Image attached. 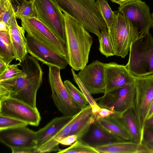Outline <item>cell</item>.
<instances>
[{"label": "cell", "mask_w": 153, "mask_h": 153, "mask_svg": "<svg viewBox=\"0 0 153 153\" xmlns=\"http://www.w3.org/2000/svg\"><path fill=\"white\" fill-rule=\"evenodd\" d=\"M58 153H99L95 148L89 145L82 140H76L69 147L61 149Z\"/></svg>", "instance_id": "cell-28"}, {"label": "cell", "mask_w": 153, "mask_h": 153, "mask_svg": "<svg viewBox=\"0 0 153 153\" xmlns=\"http://www.w3.org/2000/svg\"><path fill=\"white\" fill-rule=\"evenodd\" d=\"M22 26L27 33L34 37L65 58L67 61L66 45L36 17H22Z\"/></svg>", "instance_id": "cell-10"}, {"label": "cell", "mask_w": 153, "mask_h": 153, "mask_svg": "<svg viewBox=\"0 0 153 153\" xmlns=\"http://www.w3.org/2000/svg\"><path fill=\"white\" fill-rule=\"evenodd\" d=\"M114 12V20L108 31L115 55L124 58L128 54L132 43L138 38L139 33L122 13L118 10Z\"/></svg>", "instance_id": "cell-5"}, {"label": "cell", "mask_w": 153, "mask_h": 153, "mask_svg": "<svg viewBox=\"0 0 153 153\" xmlns=\"http://www.w3.org/2000/svg\"><path fill=\"white\" fill-rule=\"evenodd\" d=\"M23 74L0 81V100L11 97L36 108L38 91L42 82L43 72L38 60L27 55L19 62Z\"/></svg>", "instance_id": "cell-1"}, {"label": "cell", "mask_w": 153, "mask_h": 153, "mask_svg": "<svg viewBox=\"0 0 153 153\" xmlns=\"http://www.w3.org/2000/svg\"><path fill=\"white\" fill-rule=\"evenodd\" d=\"M61 8L76 19L88 31L98 37L101 31L107 30L103 19L98 10L81 0H53Z\"/></svg>", "instance_id": "cell-4"}, {"label": "cell", "mask_w": 153, "mask_h": 153, "mask_svg": "<svg viewBox=\"0 0 153 153\" xmlns=\"http://www.w3.org/2000/svg\"><path fill=\"white\" fill-rule=\"evenodd\" d=\"M145 128L153 130V117L146 120L145 123Z\"/></svg>", "instance_id": "cell-39"}, {"label": "cell", "mask_w": 153, "mask_h": 153, "mask_svg": "<svg viewBox=\"0 0 153 153\" xmlns=\"http://www.w3.org/2000/svg\"><path fill=\"white\" fill-rule=\"evenodd\" d=\"M87 5L96 10H98L96 4V1L94 0H81Z\"/></svg>", "instance_id": "cell-38"}, {"label": "cell", "mask_w": 153, "mask_h": 153, "mask_svg": "<svg viewBox=\"0 0 153 153\" xmlns=\"http://www.w3.org/2000/svg\"><path fill=\"white\" fill-rule=\"evenodd\" d=\"M131 0H111L112 2L119 4L120 6L123 5Z\"/></svg>", "instance_id": "cell-42"}, {"label": "cell", "mask_w": 153, "mask_h": 153, "mask_svg": "<svg viewBox=\"0 0 153 153\" xmlns=\"http://www.w3.org/2000/svg\"><path fill=\"white\" fill-rule=\"evenodd\" d=\"M139 145L131 141H125L101 145L95 148L99 153H137Z\"/></svg>", "instance_id": "cell-23"}, {"label": "cell", "mask_w": 153, "mask_h": 153, "mask_svg": "<svg viewBox=\"0 0 153 153\" xmlns=\"http://www.w3.org/2000/svg\"><path fill=\"white\" fill-rule=\"evenodd\" d=\"M34 4L36 17L66 45L64 20L57 4L53 0H34Z\"/></svg>", "instance_id": "cell-7"}, {"label": "cell", "mask_w": 153, "mask_h": 153, "mask_svg": "<svg viewBox=\"0 0 153 153\" xmlns=\"http://www.w3.org/2000/svg\"><path fill=\"white\" fill-rule=\"evenodd\" d=\"M58 6L64 20L68 64L75 70H80L88 63L92 37L76 19Z\"/></svg>", "instance_id": "cell-2"}, {"label": "cell", "mask_w": 153, "mask_h": 153, "mask_svg": "<svg viewBox=\"0 0 153 153\" xmlns=\"http://www.w3.org/2000/svg\"><path fill=\"white\" fill-rule=\"evenodd\" d=\"M24 0H12V3L16 7L19 5Z\"/></svg>", "instance_id": "cell-44"}, {"label": "cell", "mask_w": 153, "mask_h": 153, "mask_svg": "<svg viewBox=\"0 0 153 153\" xmlns=\"http://www.w3.org/2000/svg\"><path fill=\"white\" fill-rule=\"evenodd\" d=\"M134 81L125 86L106 92L95 100L100 107L109 109L114 115L121 118L127 111L133 108L135 92Z\"/></svg>", "instance_id": "cell-6"}, {"label": "cell", "mask_w": 153, "mask_h": 153, "mask_svg": "<svg viewBox=\"0 0 153 153\" xmlns=\"http://www.w3.org/2000/svg\"><path fill=\"white\" fill-rule=\"evenodd\" d=\"M0 141L11 149L36 147V131L26 127L1 130Z\"/></svg>", "instance_id": "cell-15"}, {"label": "cell", "mask_w": 153, "mask_h": 153, "mask_svg": "<svg viewBox=\"0 0 153 153\" xmlns=\"http://www.w3.org/2000/svg\"><path fill=\"white\" fill-rule=\"evenodd\" d=\"M95 148L101 145L123 140L120 137L104 129L95 121L82 139Z\"/></svg>", "instance_id": "cell-18"}, {"label": "cell", "mask_w": 153, "mask_h": 153, "mask_svg": "<svg viewBox=\"0 0 153 153\" xmlns=\"http://www.w3.org/2000/svg\"><path fill=\"white\" fill-rule=\"evenodd\" d=\"M29 125L26 122L0 114V130L26 127Z\"/></svg>", "instance_id": "cell-31"}, {"label": "cell", "mask_w": 153, "mask_h": 153, "mask_svg": "<svg viewBox=\"0 0 153 153\" xmlns=\"http://www.w3.org/2000/svg\"><path fill=\"white\" fill-rule=\"evenodd\" d=\"M126 66L136 77L153 74V37L149 31L139 36L131 44Z\"/></svg>", "instance_id": "cell-3"}, {"label": "cell", "mask_w": 153, "mask_h": 153, "mask_svg": "<svg viewBox=\"0 0 153 153\" xmlns=\"http://www.w3.org/2000/svg\"><path fill=\"white\" fill-rule=\"evenodd\" d=\"M135 92L133 108L143 136L146 121L153 101V74L135 77Z\"/></svg>", "instance_id": "cell-8"}, {"label": "cell", "mask_w": 153, "mask_h": 153, "mask_svg": "<svg viewBox=\"0 0 153 153\" xmlns=\"http://www.w3.org/2000/svg\"><path fill=\"white\" fill-rule=\"evenodd\" d=\"M152 16V23L153 25V13H152V14H151Z\"/></svg>", "instance_id": "cell-45"}, {"label": "cell", "mask_w": 153, "mask_h": 153, "mask_svg": "<svg viewBox=\"0 0 153 153\" xmlns=\"http://www.w3.org/2000/svg\"><path fill=\"white\" fill-rule=\"evenodd\" d=\"M48 80L54 103L59 110L65 116H74L81 109L75 104L63 82L59 68L49 66Z\"/></svg>", "instance_id": "cell-9"}, {"label": "cell", "mask_w": 153, "mask_h": 153, "mask_svg": "<svg viewBox=\"0 0 153 153\" xmlns=\"http://www.w3.org/2000/svg\"><path fill=\"white\" fill-rule=\"evenodd\" d=\"M8 30L16 61L19 62L27 54L25 31L16 19L8 26Z\"/></svg>", "instance_id": "cell-19"}, {"label": "cell", "mask_w": 153, "mask_h": 153, "mask_svg": "<svg viewBox=\"0 0 153 153\" xmlns=\"http://www.w3.org/2000/svg\"><path fill=\"white\" fill-rule=\"evenodd\" d=\"M0 114L26 122L34 126H38L41 120L36 107L11 97L0 100Z\"/></svg>", "instance_id": "cell-12"}, {"label": "cell", "mask_w": 153, "mask_h": 153, "mask_svg": "<svg viewBox=\"0 0 153 153\" xmlns=\"http://www.w3.org/2000/svg\"><path fill=\"white\" fill-rule=\"evenodd\" d=\"M16 18L12 0H0V21L8 26Z\"/></svg>", "instance_id": "cell-26"}, {"label": "cell", "mask_w": 153, "mask_h": 153, "mask_svg": "<svg viewBox=\"0 0 153 153\" xmlns=\"http://www.w3.org/2000/svg\"><path fill=\"white\" fill-rule=\"evenodd\" d=\"M100 126L120 138L123 141H130V136L121 118L114 114L96 120Z\"/></svg>", "instance_id": "cell-21"}, {"label": "cell", "mask_w": 153, "mask_h": 153, "mask_svg": "<svg viewBox=\"0 0 153 153\" xmlns=\"http://www.w3.org/2000/svg\"><path fill=\"white\" fill-rule=\"evenodd\" d=\"M73 116L63 115L56 117L44 127L36 131V147L39 151L48 143L70 121Z\"/></svg>", "instance_id": "cell-17"}, {"label": "cell", "mask_w": 153, "mask_h": 153, "mask_svg": "<svg viewBox=\"0 0 153 153\" xmlns=\"http://www.w3.org/2000/svg\"><path fill=\"white\" fill-rule=\"evenodd\" d=\"M78 139V137L76 135H70L61 139L59 143L64 145H71Z\"/></svg>", "instance_id": "cell-36"}, {"label": "cell", "mask_w": 153, "mask_h": 153, "mask_svg": "<svg viewBox=\"0 0 153 153\" xmlns=\"http://www.w3.org/2000/svg\"><path fill=\"white\" fill-rule=\"evenodd\" d=\"M71 72L73 77L74 80L81 89L82 92L85 96L90 105L91 106L92 110L94 112H96L99 108L100 107L98 105L95 101L91 96V94L89 92L83 85V84L78 78L74 70L71 68Z\"/></svg>", "instance_id": "cell-32"}, {"label": "cell", "mask_w": 153, "mask_h": 153, "mask_svg": "<svg viewBox=\"0 0 153 153\" xmlns=\"http://www.w3.org/2000/svg\"></svg>", "instance_id": "cell-47"}, {"label": "cell", "mask_w": 153, "mask_h": 153, "mask_svg": "<svg viewBox=\"0 0 153 153\" xmlns=\"http://www.w3.org/2000/svg\"><path fill=\"white\" fill-rule=\"evenodd\" d=\"M28 53L48 66H55L61 69H65L67 59L34 37L27 33L26 36Z\"/></svg>", "instance_id": "cell-14"}, {"label": "cell", "mask_w": 153, "mask_h": 153, "mask_svg": "<svg viewBox=\"0 0 153 153\" xmlns=\"http://www.w3.org/2000/svg\"><path fill=\"white\" fill-rule=\"evenodd\" d=\"M77 75L91 94L106 92L104 63L96 60L86 65Z\"/></svg>", "instance_id": "cell-13"}, {"label": "cell", "mask_w": 153, "mask_h": 153, "mask_svg": "<svg viewBox=\"0 0 153 153\" xmlns=\"http://www.w3.org/2000/svg\"><path fill=\"white\" fill-rule=\"evenodd\" d=\"M95 121L91 106L89 105L78 113L77 119L71 127L69 135H76L78 137L77 140L82 139Z\"/></svg>", "instance_id": "cell-20"}, {"label": "cell", "mask_w": 153, "mask_h": 153, "mask_svg": "<svg viewBox=\"0 0 153 153\" xmlns=\"http://www.w3.org/2000/svg\"><path fill=\"white\" fill-rule=\"evenodd\" d=\"M19 64L8 65L6 69L0 74V81L12 78L23 74L24 72L18 68Z\"/></svg>", "instance_id": "cell-33"}, {"label": "cell", "mask_w": 153, "mask_h": 153, "mask_svg": "<svg viewBox=\"0 0 153 153\" xmlns=\"http://www.w3.org/2000/svg\"><path fill=\"white\" fill-rule=\"evenodd\" d=\"M8 30V26L3 21H0V31Z\"/></svg>", "instance_id": "cell-41"}, {"label": "cell", "mask_w": 153, "mask_h": 153, "mask_svg": "<svg viewBox=\"0 0 153 153\" xmlns=\"http://www.w3.org/2000/svg\"><path fill=\"white\" fill-rule=\"evenodd\" d=\"M64 83L72 100L81 110L90 105L83 93L78 90L69 81L65 80Z\"/></svg>", "instance_id": "cell-25"}, {"label": "cell", "mask_w": 153, "mask_h": 153, "mask_svg": "<svg viewBox=\"0 0 153 153\" xmlns=\"http://www.w3.org/2000/svg\"><path fill=\"white\" fill-rule=\"evenodd\" d=\"M94 1H96V0H94Z\"/></svg>", "instance_id": "cell-46"}, {"label": "cell", "mask_w": 153, "mask_h": 153, "mask_svg": "<svg viewBox=\"0 0 153 153\" xmlns=\"http://www.w3.org/2000/svg\"><path fill=\"white\" fill-rule=\"evenodd\" d=\"M16 18L20 19L22 17H36L34 7V0H24L16 7L15 11Z\"/></svg>", "instance_id": "cell-29"}, {"label": "cell", "mask_w": 153, "mask_h": 153, "mask_svg": "<svg viewBox=\"0 0 153 153\" xmlns=\"http://www.w3.org/2000/svg\"><path fill=\"white\" fill-rule=\"evenodd\" d=\"M0 58L8 65L15 59L8 30L0 31Z\"/></svg>", "instance_id": "cell-24"}, {"label": "cell", "mask_w": 153, "mask_h": 153, "mask_svg": "<svg viewBox=\"0 0 153 153\" xmlns=\"http://www.w3.org/2000/svg\"><path fill=\"white\" fill-rule=\"evenodd\" d=\"M153 153V130L145 128L142 143Z\"/></svg>", "instance_id": "cell-34"}, {"label": "cell", "mask_w": 153, "mask_h": 153, "mask_svg": "<svg viewBox=\"0 0 153 153\" xmlns=\"http://www.w3.org/2000/svg\"><path fill=\"white\" fill-rule=\"evenodd\" d=\"M118 10L122 13L137 29L141 36L153 28L149 7L141 0H131L120 6Z\"/></svg>", "instance_id": "cell-11"}, {"label": "cell", "mask_w": 153, "mask_h": 153, "mask_svg": "<svg viewBox=\"0 0 153 153\" xmlns=\"http://www.w3.org/2000/svg\"><path fill=\"white\" fill-rule=\"evenodd\" d=\"M114 114L113 112L107 108H100L94 114L96 120L100 118H103Z\"/></svg>", "instance_id": "cell-35"}, {"label": "cell", "mask_w": 153, "mask_h": 153, "mask_svg": "<svg viewBox=\"0 0 153 153\" xmlns=\"http://www.w3.org/2000/svg\"><path fill=\"white\" fill-rule=\"evenodd\" d=\"M96 4L106 25L107 29L111 26L114 18L113 11L107 0H96Z\"/></svg>", "instance_id": "cell-27"}, {"label": "cell", "mask_w": 153, "mask_h": 153, "mask_svg": "<svg viewBox=\"0 0 153 153\" xmlns=\"http://www.w3.org/2000/svg\"><path fill=\"white\" fill-rule=\"evenodd\" d=\"M131 138L130 141L140 145L142 143L143 135L133 108L127 111L121 118Z\"/></svg>", "instance_id": "cell-22"}, {"label": "cell", "mask_w": 153, "mask_h": 153, "mask_svg": "<svg viewBox=\"0 0 153 153\" xmlns=\"http://www.w3.org/2000/svg\"><path fill=\"white\" fill-rule=\"evenodd\" d=\"M153 116V101H152L149 109V110L147 117V120L148 119Z\"/></svg>", "instance_id": "cell-43"}, {"label": "cell", "mask_w": 153, "mask_h": 153, "mask_svg": "<svg viewBox=\"0 0 153 153\" xmlns=\"http://www.w3.org/2000/svg\"><path fill=\"white\" fill-rule=\"evenodd\" d=\"M106 92L127 85L134 82L135 77L125 65L115 62L104 63Z\"/></svg>", "instance_id": "cell-16"}, {"label": "cell", "mask_w": 153, "mask_h": 153, "mask_svg": "<svg viewBox=\"0 0 153 153\" xmlns=\"http://www.w3.org/2000/svg\"><path fill=\"white\" fill-rule=\"evenodd\" d=\"M12 153H40L36 147L14 148L11 149Z\"/></svg>", "instance_id": "cell-37"}, {"label": "cell", "mask_w": 153, "mask_h": 153, "mask_svg": "<svg viewBox=\"0 0 153 153\" xmlns=\"http://www.w3.org/2000/svg\"><path fill=\"white\" fill-rule=\"evenodd\" d=\"M8 65L0 58V74H2L7 68Z\"/></svg>", "instance_id": "cell-40"}, {"label": "cell", "mask_w": 153, "mask_h": 153, "mask_svg": "<svg viewBox=\"0 0 153 153\" xmlns=\"http://www.w3.org/2000/svg\"><path fill=\"white\" fill-rule=\"evenodd\" d=\"M98 39L100 43L99 50L101 53L107 57L115 55L114 50L108 30L101 31Z\"/></svg>", "instance_id": "cell-30"}]
</instances>
